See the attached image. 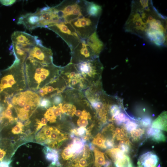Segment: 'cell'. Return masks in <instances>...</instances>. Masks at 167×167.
<instances>
[{
	"label": "cell",
	"instance_id": "cell-40",
	"mask_svg": "<svg viewBox=\"0 0 167 167\" xmlns=\"http://www.w3.org/2000/svg\"><path fill=\"white\" fill-rule=\"evenodd\" d=\"M115 138L118 140H119L121 139H128L127 138L126 133L124 129H123L121 132Z\"/></svg>",
	"mask_w": 167,
	"mask_h": 167
},
{
	"label": "cell",
	"instance_id": "cell-25",
	"mask_svg": "<svg viewBox=\"0 0 167 167\" xmlns=\"http://www.w3.org/2000/svg\"><path fill=\"white\" fill-rule=\"evenodd\" d=\"M86 11L88 15L100 18L102 11V6L93 2L87 1Z\"/></svg>",
	"mask_w": 167,
	"mask_h": 167
},
{
	"label": "cell",
	"instance_id": "cell-38",
	"mask_svg": "<svg viewBox=\"0 0 167 167\" xmlns=\"http://www.w3.org/2000/svg\"><path fill=\"white\" fill-rule=\"evenodd\" d=\"M160 130L153 128L152 127H149L147 130V136L148 137H151Z\"/></svg>",
	"mask_w": 167,
	"mask_h": 167
},
{
	"label": "cell",
	"instance_id": "cell-49",
	"mask_svg": "<svg viewBox=\"0 0 167 167\" xmlns=\"http://www.w3.org/2000/svg\"><path fill=\"white\" fill-rule=\"evenodd\" d=\"M9 167H12L11 166H10Z\"/></svg>",
	"mask_w": 167,
	"mask_h": 167
},
{
	"label": "cell",
	"instance_id": "cell-20",
	"mask_svg": "<svg viewBox=\"0 0 167 167\" xmlns=\"http://www.w3.org/2000/svg\"><path fill=\"white\" fill-rule=\"evenodd\" d=\"M106 152L114 163L124 162L130 159L128 156L118 148H113L108 150Z\"/></svg>",
	"mask_w": 167,
	"mask_h": 167
},
{
	"label": "cell",
	"instance_id": "cell-32",
	"mask_svg": "<svg viewBox=\"0 0 167 167\" xmlns=\"http://www.w3.org/2000/svg\"><path fill=\"white\" fill-rule=\"evenodd\" d=\"M62 158L65 160H68L72 157L74 155L69 145L65 148L62 153Z\"/></svg>",
	"mask_w": 167,
	"mask_h": 167
},
{
	"label": "cell",
	"instance_id": "cell-28",
	"mask_svg": "<svg viewBox=\"0 0 167 167\" xmlns=\"http://www.w3.org/2000/svg\"><path fill=\"white\" fill-rule=\"evenodd\" d=\"M144 132V129L140 128H137L130 132L131 138L135 141L139 140L141 138Z\"/></svg>",
	"mask_w": 167,
	"mask_h": 167
},
{
	"label": "cell",
	"instance_id": "cell-30",
	"mask_svg": "<svg viewBox=\"0 0 167 167\" xmlns=\"http://www.w3.org/2000/svg\"><path fill=\"white\" fill-rule=\"evenodd\" d=\"M86 159L87 158L83 156L82 157H79L77 158L75 161V164L74 165V167H87L88 165Z\"/></svg>",
	"mask_w": 167,
	"mask_h": 167
},
{
	"label": "cell",
	"instance_id": "cell-17",
	"mask_svg": "<svg viewBox=\"0 0 167 167\" xmlns=\"http://www.w3.org/2000/svg\"><path fill=\"white\" fill-rule=\"evenodd\" d=\"M68 139L66 134L62 132L59 129L53 127L50 135L45 141L43 144H45L52 148L58 147L63 141Z\"/></svg>",
	"mask_w": 167,
	"mask_h": 167
},
{
	"label": "cell",
	"instance_id": "cell-43",
	"mask_svg": "<svg viewBox=\"0 0 167 167\" xmlns=\"http://www.w3.org/2000/svg\"><path fill=\"white\" fill-rule=\"evenodd\" d=\"M16 2V0H0V3L2 5L5 6L11 5L14 4Z\"/></svg>",
	"mask_w": 167,
	"mask_h": 167
},
{
	"label": "cell",
	"instance_id": "cell-37",
	"mask_svg": "<svg viewBox=\"0 0 167 167\" xmlns=\"http://www.w3.org/2000/svg\"><path fill=\"white\" fill-rule=\"evenodd\" d=\"M130 144H119L118 148L123 152L124 153H127L130 149Z\"/></svg>",
	"mask_w": 167,
	"mask_h": 167
},
{
	"label": "cell",
	"instance_id": "cell-21",
	"mask_svg": "<svg viewBox=\"0 0 167 167\" xmlns=\"http://www.w3.org/2000/svg\"><path fill=\"white\" fill-rule=\"evenodd\" d=\"M7 107L0 115V122L3 119H6L9 123H12L17 120L18 117L14 113L16 111L12 104L9 102L6 103Z\"/></svg>",
	"mask_w": 167,
	"mask_h": 167
},
{
	"label": "cell",
	"instance_id": "cell-9",
	"mask_svg": "<svg viewBox=\"0 0 167 167\" xmlns=\"http://www.w3.org/2000/svg\"><path fill=\"white\" fill-rule=\"evenodd\" d=\"M60 75L65 81L67 88L82 91L90 86L75 65L71 62L61 67Z\"/></svg>",
	"mask_w": 167,
	"mask_h": 167
},
{
	"label": "cell",
	"instance_id": "cell-41",
	"mask_svg": "<svg viewBox=\"0 0 167 167\" xmlns=\"http://www.w3.org/2000/svg\"><path fill=\"white\" fill-rule=\"evenodd\" d=\"M151 123L150 119L148 118H145L142 119L141 121V124L143 126L147 127L149 126Z\"/></svg>",
	"mask_w": 167,
	"mask_h": 167
},
{
	"label": "cell",
	"instance_id": "cell-18",
	"mask_svg": "<svg viewBox=\"0 0 167 167\" xmlns=\"http://www.w3.org/2000/svg\"><path fill=\"white\" fill-rule=\"evenodd\" d=\"M159 159L152 152H148L141 155L138 159V167H158Z\"/></svg>",
	"mask_w": 167,
	"mask_h": 167
},
{
	"label": "cell",
	"instance_id": "cell-10",
	"mask_svg": "<svg viewBox=\"0 0 167 167\" xmlns=\"http://www.w3.org/2000/svg\"><path fill=\"white\" fill-rule=\"evenodd\" d=\"M47 28L54 32L60 37L68 45L71 52L81 40L70 23L60 22L50 25Z\"/></svg>",
	"mask_w": 167,
	"mask_h": 167
},
{
	"label": "cell",
	"instance_id": "cell-29",
	"mask_svg": "<svg viewBox=\"0 0 167 167\" xmlns=\"http://www.w3.org/2000/svg\"><path fill=\"white\" fill-rule=\"evenodd\" d=\"M151 138L152 140L157 143L164 142L166 141V137L161 130L155 133Z\"/></svg>",
	"mask_w": 167,
	"mask_h": 167
},
{
	"label": "cell",
	"instance_id": "cell-46",
	"mask_svg": "<svg viewBox=\"0 0 167 167\" xmlns=\"http://www.w3.org/2000/svg\"><path fill=\"white\" fill-rule=\"evenodd\" d=\"M88 146L89 149L91 150H93L95 148L94 146L91 143H89L88 144Z\"/></svg>",
	"mask_w": 167,
	"mask_h": 167
},
{
	"label": "cell",
	"instance_id": "cell-19",
	"mask_svg": "<svg viewBox=\"0 0 167 167\" xmlns=\"http://www.w3.org/2000/svg\"><path fill=\"white\" fill-rule=\"evenodd\" d=\"M85 41L95 55L99 57L104 49V45L99 38L96 31L86 39Z\"/></svg>",
	"mask_w": 167,
	"mask_h": 167
},
{
	"label": "cell",
	"instance_id": "cell-14",
	"mask_svg": "<svg viewBox=\"0 0 167 167\" xmlns=\"http://www.w3.org/2000/svg\"><path fill=\"white\" fill-rule=\"evenodd\" d=\"M67 88L65 81L59 75L38 90L37 94L41 97L50 99L62 93Z\"/></svg>",
	"mask_w": 167,
	"mask_h": 167
},
{
	"label": "cell",
	"instance_id": "cell-6",
	"mask_svg": "<svg viewBox=\"0 0 167 167\" xmlns=\"http://www.w3.org/2000/svg\"><path fill=\"white\" fill-rule=\"evenodd\" d=\"M12 51L15 58L24 63L32 48L41 41L36 36L22 31L15 32L11 36Z\"/></svg>",
	"mask_w": 167,
	"mask_h": 167
},
{
	"label": "cell",
	"instance_id": "cell-33",
	"mask_svg": "<svg viewBox=\"0 0 167 167\" xmlns=\"http://www.w3.org/2000/svg\"><path fill=\"white\" fill-rule=\"evenodd\" d=\"M24 125L20 122H17L16 125L11 130L12 133L15 135L21 134L23 133Z\"/></svg>",
	"mask_w": 167,
	"mask_h": 167
},
{
	"label": "cell",
	"instance_id": "cell-1",
	"mask_svg": "<svg viewBox=\"0 0 167 167\" xmlns=\"http://www.w3.org/2000/svg\"><path fill=\"white\" fill-rule=\"evenodd\" d=\"M124 28L156 46L166 45L167 17L159 12L152 0L132 1Z\"/></svg>",
	"mask_w": 167,
	"mask_h": 167
},
{
	"label": "cell",
	"instance_id": "cell-39",
	"mask_svg": "<svg viewBox=\"0 0 167 167\" xmlns=\"http://www.w3.org/2000/svg\"><path fill=\"white\" fill-rule=\"evenodd\" d=\"M114 143L113 139H105V145L106 148H112L114 146Z\"/></svg>",
	"mask_w": 167,
	"mask_h": 167
},
{
	"label": "cell",
	"instance_id": "cell-16",
	"mask_svg": "<svg viewBox=\"0 0 167 167\" xmlns=\"http://www.w3.org/2000/svg\"><path fill=\"white\" fill-rule=\"evenodd\" d=\"M40 16L37 10L33 13H29L21 15L19 18L17 24H22L27 29L31 30L39 27Z\"/></svg>",
	"mask_w": 167,
	"mask_h": 167
},
{
	"label": "cell",
	"instance_id": "cell-34",
	"mask_svg": "<svg viewBox=\"0 0 167 167\" xmlns=\"http://www.w3.org/2000/svg\"><path fill=\"white\" fill-rule=\"evenodd\" d=\"M48 122L47 119L45 117L42 118L41 119H36V131H38L42 126H46Z\"/></svg>",
	"mask_w": 167,
	"mask_h": 167
},
{
	"label": "cell",
	"instance_id": "cell-44",
	"mask_svg": "<svg viewBox=\"0 0 167 167\" xmlns=\"http://www.w3.org/2000/svg\"><path fill=\"white\" fill-rule=\"evenodd\" d=\"M6 154V152L0 148V161H3Z\"/></svg>",
	"mask_w": 167,
	"mask_h": 167
},
{
	"label": "cell",
	"instance_id": "cell-15",
	"mask_svg": "<svg viewBox=\"0 0 167 167\" xmlns=\"http://www.w3.org/2000/svg\"><path fill=\"white\" fill-rule=\"evenodd\" d=\"M37 10L40 16L39 27L47 28L50 25L60 22L54 6H47Z\"/></svg>",
	"mask_w": 167,
	"mask_h": 167
},
{
	"label": "cell",
	"instance_id": "cell-27",
	"mask_svg": "<svg viewBox=\"0 0 167 167\" xmlns=\"http://www.w3.org/2000/svg\"><path fill=\"white\" fill-rule=\"evenodd\" d=\"M105 138L104 136L101 133H98L94 138L92 143L102 148H106L105 145Z\"/></svg>",
	"mask_w": 167,
	"mask_h": 167
},
{
	"label": "cell",
	"instance_id": "cell-45",
	"mask_svg": "<svg viewBox=\"0 0 167 167\" xmlns=\"http://www.w3.org/2000/svg\"><path fill=\"white\" fill-rule=\"evenodd\" d=\"M5 109L4 104H0V115Z\"/></svg>",
	"mask_w": 167,
	"mask_h": 167
},
{
	"label": "cell",
	"instance_id": "cell-36",
	"mask_svg": "<svg viewBox=\"0 0 167 167\" xmlns=\"http://www.w3.org/2000/svg\"><path fill=\"white\" fill-rule=\"evenodd\" d=\"M125 126L126 130L130 132L136 129L138 127V124L132 121H130L126 123Z\"/></svg>",
	"mask_w": 167,
	"mask_h": 167
},
{
	"label": "cell",
	"instance_id": "cell-12",
	"mask_svg": "<svg viewBox=\"0 0 167 167\" xmlns=\"http://www.w3.org/2000/svg\"><path fill=\"white\" fill-rule=\"evenodd\" d=\"M53 54L51 49L44 46L41 41L31 49L27 59L44 65L53 63Z\"/></svg>",
	"mask_w": 167,
	"mask_h": 167
},
{
	"label": "cell",
	"instance_id": "cell-24",
	"mask_svg": "<svg viewBox=\"0 0 167 167\" xmlns=\"http://www.w3.org/2000/svg\"><path fill=\"white\" fill-rule=\"evenodd\" d=\"M46 159L48 161H51L52 165L60 166L58 161L59 154L58 152L49 147H45L44 149Z\"/></svg>",
	"mask_w": 167,
	"mask_h": 167
},
{
	"label": "cell",
	"instance_id": "cell-42",
	"mask_svg": "<svg viewBox=\"0 0 167 167\" xmlns=\"http://www.w3.org/2000/svg\"><path fill=\"white\" fill-rule=\"evenodd\" d=\"M11 161V160L10 159L0 161V167H9Z\"/></svg>",
	"mask_w": 167,
	"mask_h": 167
},
{
	"label": "cell",
	"instance_id": "cell-13",
	"mask_svg": "<svg viewBox=\"0 0 167 167\" xmlns=\"http://www.w3.org/2000/svg\"><path fill=\"white\" fill-rule=\"evenodd\" d=\"M96 56L86 43L85 40L81 39L76 47L71 51L70 62L76 64L80 62L92 60Z\"/></svg>",
	"mask_w": 167,
	"mask_h": 167
},
{
	"label": "cell",
	"instance_id": "cell-23",
	"mask_svg": "<svg viewBox=\"0 0 167 167\" xmlns=\"http://www.w3.org/2000/svg\"><path fill=\"white\" fill-rule=\"evenodd\" d=\"M167 112L164 111L152 122V127L160 130L167 131Z\"/></svg>",
	"mask_w": 167,
	"mask_h": 167
},
{
	"label": "cell",
	"instance_id": "cell-7",
	"mask_svg": "<svg viewBox=\"0 0 167 167\" xmlns=\"http://www.w3.org/2000/svg\"><path fill=\"white\" fill-rule=\"evenodd\" d=\"M86 0H63L54 6L61 22L70 23L79 17L87 15Z\"/></svg>",
	"mask_w": 167,
	"mask_h": 167
},
{
	"label": "cell",
	"instance_id": "cell-3",
	"mask_svg": "<svg viewBox=\"0 0 167 167\" xmlns=\"http://www.w3.org/2000/svg\"><path fill=\"white\" fill-rule=\"evenodd\" d=\"M0 79V93L7 98L26 89L24 63L15 59L13 64L4 70Z\"/></svg>",
	"mask_w": 167,
	"mask_h": 167
},
{
	"label": "cell",
	"instance_id": "cell-47",
	"mask_svg": "<svg viewBox=\"0 0 167 167\" xmlns=\"http://www.w3.org/2000/svg\"><path fill=\"white\" fill-rule=\"evenodd\" d=\"M0 93V101L1 100V95H0V93Z\"/></svg>",
	"mask_w": 167,
	"mask_h": 167
},
{
	"label": "cell",
	"instance_id": "cell-48",
	"mask_svg": "<svg viewBox=\"0 0 167 167\" xmlns=\"http://www.w3.org/2000/svg\"><path fill=\"white\" fill-rule=\"evenodd\" d=\"M1 72H0V75H1Z\"/></svg>",
	"mask_w": 167,
	"mask_h": 167
},
{
	"label": "cell",
	"instance_id": "cell-5",
	"mask_svg": "<svg viewBox=\"0 0 167 167\" xmlns=\"http://www.w3.org/2000/svg\"><path fill=\"white\" fill-rule=\"evenodd\" d=\"M10 99L18 118L26 122L39 107L41 98L36 92L28 90L19 92Z\"/></svg>",
	"mask_w": 167,
	"mask_h": 167
},
{
	"label": "cell",
	"instance_id": "cell-8",
	"mask_svg": "<svg viewBox=\"0 0 167 167\" xmlns=\"http://www.w3.org/2000/svg\"><path fill=\"white\" fill-rule=\"evenodd\" d=\"M75 65L79 72L90 86L101 80L104 67L99 57Z\"/></svg>",
	"mask_w": 167,
	"mask_h": 167
},
{
	"label": "cell",
	"instance_id": "cell-4",
	"mask_svg": "<svg viewBox=\"0 0 167 167\" xmlns=\"http://www.w3.org/2000/svg\"><path fill=\"white\" fill-rule=\"evenodd\" d=\"M83 92L91 107L96 111L98 118L102 122H105L114 98L104 92L101 81L90 85Z\"/></svg>",
	"mask_w": 167,
	"mask_h": 167
},
{
	"label": "cell",
	"instance_id": "cell-11",
	"mask_svg": "<svg viewBox=\"0 0 167 167\" xmlns=\"http://www.w3.org/2000/svg\"><path fill=\"white\" fill-rule=\"evenodd\" d=\"M99 19L87 15L70 23L81 39L85 40L96 31Z\"/></svg>",
	"mask_w": 167,
	"mask_h": 167
},
{
	"label": "cell",
	"instance_id": "cell-22",
	"mask_svg": "<svg viewBox=\"0 0 167 167\" xmlns=\"http://www.w3.org/2000/svg\"><path fill=\"white\" fill-rule=\"evenodd\" d=\"M73 138L74 139L72 142L69 146L74 156H76L83 152L86 141L81 138L75 137Z\"/></svg>",
	"mask_w": 167,
	"mask_h": 167
},
{
	"label": "cell",
	"instance_id": "cell-31",
	"mask_svg": "<svg viewBox=\"0 0 167 167\" xmlns=\"http://www.w3.org/2000/svg\"><path fill=\"white\" fill-rule=\"evenodd\" d=\"M52 105L50 99L42 97L41 99L39 107L45 109H48L51 107Z\"/></svg>",
	"mask_w": 167,
	"mask_h": 167
},
{
	"label": "cell",
	"instance_id": "cell-2",
	"mask_svg": "<svg viewBox=\"0 0 167 167\" xmlns=\"http://www.w3.org/2000/svg\"><path fill=\"white\" fill-rule=\"evenodd\" d=\"M27 85L37 91L60 75L61 67L53 63L44 65L26 59L24 63Z\"/></svg>",
	"mask_w": 167,
	"mask_h": 167
},
{
	"label": "cell",
	"instance_id": "cell-26",
	"mask_svg": "<svg viewBox=\"0 0 167 167\" xmlns=\"http://www.w3.org/2000/svg\"><path fill=\"white\" fill-rule=\"evenodd\" d=\"M95 164L96 167H104L107 161L105 154L96 148H94Z\"/></svg>",
	"mask_w": 167,
	"mask_h": 167
},
{
	"label": "cell",
	"instance_id": "cell-35",
	"mask_svg": "<svg viewBox=\"0 0 167 167\" xmlns=\"http://www.w3.org/2000/svg\"><path fill=\"white\" fill-rule=\"evenodd\" d=\"M53 105H58L62 103L63 101V98L62 93L56 95L50 99Z\"/></svg>",
	"mask_w": 167,
	"mask_h": 167
}]
</instances>
